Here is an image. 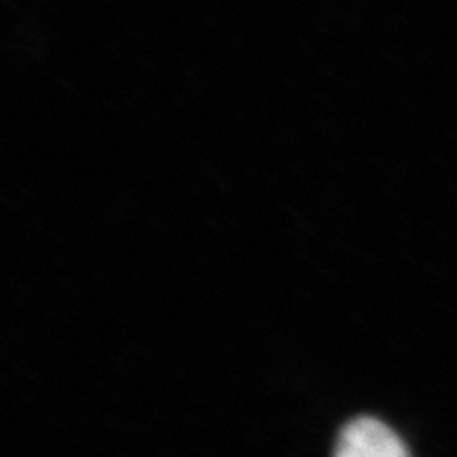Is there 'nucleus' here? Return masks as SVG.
<instances>
[{"instance_id":"obj_1","label":"nucleus","mask_w":457,"mask_h":457,"mask_svg":"<svg viewBox=\"0 0 457 457\" xmlns=\"http://www.w3.org/2000/svg\"><path fill=\"white\" fill-rule=\"evenodd\" d=\"M335 457H409L400 436L373 417H360L343 428Z\"/></svg>"}]
</instances>
